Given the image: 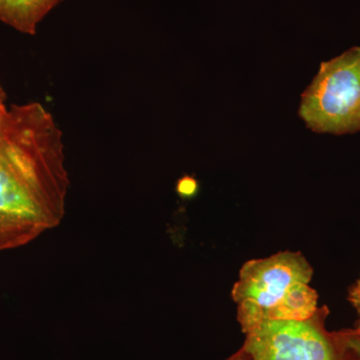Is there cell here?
Segmentation results:
<instances>
[{"mask_svg": "<svg viewBox=\"0 0 360 360\" xmlns=\"http://www.w3.org/2000/svg\"><path fill=\"white\" fill-rule=\"evenodd\" d=\"M63 135L39 103L9 108L0 131V250L27 245L65 217Z\"/></svg>", "mask_w": 360, "mask_h": 360, "instance_id": "1", "label": "cell"}, {"mask_svg": "<svg viewBox=\"0 0 360 360\" xmlns=\"http://www.w3.org/2000/svg\"><path fill=\"white\" fill-rule=\"evenodd\" d=\"M311 266L298 252L283 251L246 262L232 288L243 333L266 321H303L316 314Z\"/></svg>", "mask_w": 360, "mask_h": 360, "instance_id": "2", "label": "cell"}, {"mask_svg": "<svg viewBox=\"0 0 360 360\" xmlns=\"http://www.w3.org/2000/svg\"><path fill=\"white\" fill-rule=\"evenodd\" d=\"M300 116L319 134L341 135L360 130V47L321 63L302 94Z\"/></svg>", "mask_w": 360, "mask_h": 360, "instance_id": "3", "label": "cell"}, {"mask_svg": "<svg viewBox=\"0 0 360 360\" xmlns=\"http://www.w3.org/2000/svg\"><path fill=\"white\" fill-rule=\"evenodd\" d=\"M326 310L303 321H266L245 331L250 360H359L345 333L326 328Z\"/></svg>", "mask_w": 360, "mask_h": 360, "instance_id": "4", "label": "cell"}, {"mask_svg": "<svg viewBox=\"0 0 360 360\" xmlns=\"http://www.w3.org/2000/svg\"><path fill=\"white\" fill-rule=\"evenodd\" d=\"M65 0H0V21L25 34L34 35L41 21Z\"/></svg>", "mask_w": 360, "mask_h": 360, "instance_id": "5", "label": "cell"}, {"mask_svg": "<svg viewBox=\"0 0 360 360\" xmlns=\"http://www.w3.org/2000/svg\"><path fill=\"white\" fill-rule=\"evenodd\" d=\"M345 338H347L348 345L354 350L356 354L357 359L360 360V330L359 329H349V330H343Z\"/></svg>", "mask_w": 360, "mask_h": 360, "instance_id": "6", "label": "cell"}, {"mask_svg": "<svg viewBox=\"0 0 360 360\" xmlns=\"http://www.w3.org/2000/svg\"><path fill=\"white\" fill-rule=\"evenodd\" d=\"M349 300L354 305V309H356L357 314H359V324H357L356 329L360 330V277L356 283L354 284V288H352L349 293Z\"/></svg>", "mask_w": 360, "mask_h": 360, "instance_id": "7", "label": "cell"}, {"mask_svg": "<svg viewBox=\"0 0 360 360\" xmlns=\"http://www.w3.org/2000/svg\"><path fill=\"white\" fill-rule=\"evenodd\" d=\"M8 111L9 108L6 105V94L1 84H0V131H1L4 123H6Z\"/></svg>", "mask_w": 360, "mask_h": 360, "instance_id": "8", "label": "cell"}, {"mask_svg": "<svg viewBox=\"0 0 360 360\" xmlns=\"http://www.w3.org/2000/svg\"><path fill=\"white\" fill-rule=\"evenodd\" d=\"M196 188H198V184L193 179L186 177L179 182V191L184 195H191L195 193Z\"/></svg>", "mask_w": 360, "mask_h": 360, "instance_id": "9", "label": "cell"}, {"mask_svg": "<svg viewBox=\"0 0 360 360\" xmlns=\"http://www.w3.org/2000/svg\"><path fill=\"white\" fill-rule=\"evenodd\" d=\"M227 360H250L248 359V355H246L245 352H243V349H240V352H238V354H236L233 355V356H231V359H229Z\"/></svg>", "mask_w": 360, "mask_h": 360, "instance_id": "10", "label": "cell"}]
</instances>
